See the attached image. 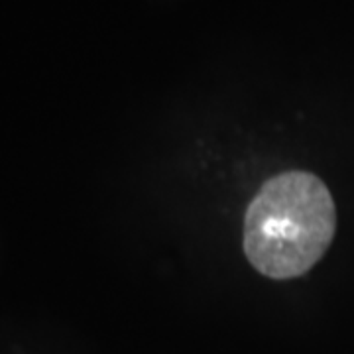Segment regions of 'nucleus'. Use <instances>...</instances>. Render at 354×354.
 I'll return each mask as SVG.
<instances>
[{
	"instance_id": "1",
	"label": "nucleus",
	"mask_w": 354,
	"mask_h": 354,
	"mask_svg": "<svg viewBox=\"0 0 354 354\" xmlns=\"http://www.w3.org/2000/svg\"><path fill=\"white\" fill-rule=\"evenodd\" d=\"M337 228L327 185L305 171L266 183L250 203L244 223V252L268 278H297L327 252Z\"/></svg>"
}]
</instances>
